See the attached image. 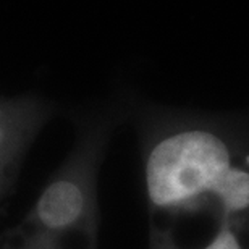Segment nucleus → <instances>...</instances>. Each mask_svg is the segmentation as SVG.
<instances>
[{"mask_svg":"<svg viewBox=\"0 0 249 249\" xmlns=\"http://www.w3.org/2000/svg\"><path fill=\"white\" fill-rule=\"evenodd\" d=\"M58 249H71V248L68 246V243H63V245L58 248ZM86 249H96V248H86Z\"/></svg>","mask_w":249,"mask_h":249,"instance_id":"nucleus-5","label":"nucleus"},{"mask_svg":"<svg viewBox=\"0 0 249 249\" xmlns=\"http://www.w3.org/2000/svg\"><path fill=\"white\" fill-rule=\"evenodd\" d=\"M146 189L159 209L209 191L228 211L249 207V173L231 168L223 141L201 129L168 134L154 144L146 159Z\"/></svg>","mask_w":249,"mask_h":249,"instance_id":"nucleus-1","label":"nucleus"},{"mask_svg":"<svg viewBox=\"0 0 249 249\" xmlns=\"http://www.w3.org/2000/svg\"><path fill=\"white\" fill-rule=\"evenodd\" d=\"M52 107L36 97H0V211L13 196L26 154Z\"/></svg>","mask_w":249,"mask_h":249,"instance_id":"nucleus-3","label":"nucleus"},{"mask_svg":"<svg viewBox=\"0 0 249 249\" xmlns=\"http://www.w3.org/2000/svg\"><path fill=\"white\" fill-rule=\"evenodd\" d=\"M99 141L94 131H84L51 173L19 225L39 235L68 241L84 238L96 248L97 204L96 175Z\"/></svg>","mask_w":249,"mask_h":249,"instance_id":"nucleus-2","label":"nucleus"},{"mask_svg":"<svg viewBox=\"0 0 249 249\" xmlns=\"http://www.w3.org/2000/svg\"><path fill=\"white\" fill-rule=\"evenodd\" d=\"M248 162H249V157H248Z\"/></svg>","mask_w":249,"mask_h":249,"instance_id":"nucleus-6","label":"nucleus"},{"mask_svg":"<svg viewBox=\"0 0 249 249\" xmlns=\"http://www.w3.org/2000/svg\"><path fill=\"white\" fill-rule=\"evenodd\" d=\"M206 249H241L238 245L235 235L228 230H223L217 235V238Z\"/></svg>","mask_w":249,"mask_h":249,"instance_id":"nucleus-4","label":"nucleus"}]
</instances>
